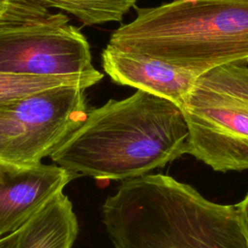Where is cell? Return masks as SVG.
I'll list each match as a JSON object with an SVG mask.
<instances>
[{"instance_id": "obj_1", "label": "cell", "mask_w": 248, "mask_h": 248, "mask_svg": "<svg viewBox=\"0 0 248 248\" xmlns=\"http://www.w3.org/2000/svg\"><path fill=\"white\" fill-rule=\"evenodd\" d=\"M188 129L172 102L137 90L87 111L51 160L77 176L127 180L185 154Z\"/></svg>"}, {"instance_id": "obj_2", "label": "cell", "mask_w": 248, "mask_h": 248, "mask_svg": "<svg viewBox=\"0 0 248 248\" xmlns=\"http://www.w3.org/2000/svg\"><path fill=\"white\" fill-rule=\"evenodd\" d=\"M114 248H248L236 204L168 174L123 180L102 207Z\"/></svg>"}, {"instance_id": "obj_3", "label": "cell", "mask_w": 248, "mask_h": 248, "mask_svg": "<svg viewBox=\"0 0 248 248\" xmlns=\"http://www.w3.org/2000/svg\"><path fill=\"white\" fill-rule=\"evenodd\" d=\"M136 17L108 45L198 75L226 64H248V0H173L135 7Z\"/></svg>"}, {"instance_id": "obj_4", "label": "cell", "mask_w": 248, "mask_h": 248, "mask_svg": "<svg viewBox=\"0 0 248 248\" xmlns=\"http://www.w3.org/2000/svg\"><path fill=\"white\" fill-rule=\"evenodd\" d=\"M185 153L215 171L248 170V66L231 63L197 78L180 106Z\"/></svg>"}, {"instance_id": "obj_5", "label": "cell", "mask_w": 248, "mask_h": 248, "mask_svg": "<svg viewBox=\"0 0 248 248\" xmlns=\"http://www.w3.org/2000/svg\"><path fill=\"white\" fill-rule=\"evenodd\" d=\"M62 13L33 0H11L0 16V73L99 75L89 44Z\"/></svg>"}, {"instance_id": "obj_6", "label": "cell", "mask_w": 248, "mask_h": 248, "mask_svg": "<svg viewBox=\"0 0 248 248\" xmlns=\"http://www.w3.org/2000/svg\"><path fill=\"white\" fill-rule=\"evenodd\" d=\"M85 89L60 85L0 104V160L37 164L74 132L87 114Z\"/></svg>"}, {"instance_id": "obj_7", "label": "cell", "mask_w": 248, "mask_h": 248, "mask_svg": "<svg viewBox=\"0 0 248 248\" xmlns=\"http://www.w3.org/2000/svg\"><path fill=\"white\" fill-rule=\"evenodd\" d=\"M76 177L58 165L0 160V236L18 230Z\"/></svg>"}, {"instance_id": "obj_8", "label": "cell", "mask_w": 248, "mask_h": 248, "mask_svg": "<svg viewBox=\"0 0 248 248\" xmlns=\"http://www.w3.org/2000/svg\"><path fill=\"white\" fill-rule=\"evenodd\" d=\"M102 67L110 79L167 99L180 108L200 75L143 54L110 45L102 51Z\"/></svg>"}, {"instance_id": "obj_9", "label": "cell", "mask_w": 248, "mask_h": 248, "mask_svg": "<svg viewBox=\"0 0 248 248\" xmlns=\"http://www.w3.org/2000/svg\"><path fill=\"white\" fill-rule=\"evenodd\" d=\"M18 230L16 248H72L78 223L71 201L61 192Z\"/></svg>"}, {"instance_id": "obj_10", "label": "cell", "mask_w": 248, "mask_h": 248, "mask_svg": "<svg viewBox=\"0 0 248 248\" xmlns=\"http://www.w3.org/2000/svg\"><path fill=\"white\" fill-rule=\"evenodd\" d=\"M104 75L32 76L0 73V104L60 85H77L84 89L98 83Z\"/></svg>"}, {"instance_id": "obj_11", "label": "cell", "mask_w": 248, "mask_h": 248, "mask_svg": "<svg viewBox=\"0 0 248 248\" xmlns=\"http://www.w3.org/2000/svg\"><path fill=\"white\" fill-rule=\"evenodd\" d=\"M45 7L65 11L85 25L122 21L138 0H33Z\"/></svg>"}, {"instance_id": "obj_12", "label": "cell", "mask_w": 248, "mask_h": 248, "mask_svg": "<svg viewBox=\"0 0 248 248\" xmlns=\"http://www.w3.org/2000/svg\"><path fill=\"white\" fill-rule=\"evenodd\" d=\"M236 207L238 210L240 223L248 242V192L245 197L238 203H236Z\"/></svg>"}, {"instance_id": "obj_13", "label": "cell", "mask_w": 248, "mask_h": 248, "mask_svg": "<svg viewBox=\"0 0 248 248\" xmlns=\"http://www.w3.org/2000/svg\"><path fill=\"white\" fill-rule=\"evenodd\" d=\"M19 230L0 237V248H16Z\"/></svg>"}, {"instance_id": "obj_14", "label": "cell", "mask_w": 248, "mask_h": 248, "mask_svg": "<svg viewBox=\"0 0 248 248\" xmlns=\"http://www.w3.org/2000/svg\"><path fill=\"white\" fill-rule=\"evenodd\" d=\"M11 0H0V16L7 11Z\"/></svg>"}]
</instances>
